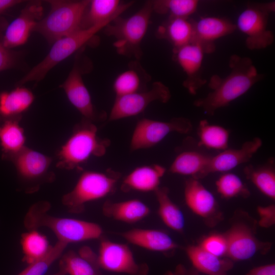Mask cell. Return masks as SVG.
Instances as JSON below:
<instances>
[{
	"label": "cell",
	"instance_id": "30bf717a",
	"mask_svg": "<svg viewBox=\"0 0 275 275\" xmlns=\"http://www.w3.org/2000/svg\"><path fill=\"white\" fill-rule=\"evenodd\" d=\"M169 89L160 81L153 83L149 89L116 97L108 116L109 121L139 115L153 102L167 103L171 98Z\"/></svg>",
	"mask_w": 275,
	"mask_h": 275
},
{
	"label": "cell",
	"instance_id": "8fae6325",
	"mask_svg": "<svg viewBox=\"0 0 275 275\" xmlns=\"http://www.w3.org/2000/svg\"><path fill=\"white\" fill-rule=\"evenodd\" d=\"M255 228L244 220H235L224 234L228 244L227 257L231 260L249 259L257 253L265 254L271 243L261 241L255 236Z\"/></svg>",
	"mask_w": 275,
	"mask_h": 275
},
{
	"label": "cell",
	"instance_id": "9c48e42d",
	"mask_svg": "<svg viewBox=\"0 0 275 275\" xmlns=\"http://www.w3.org/2000/svg\"><path fill=\"white\" fill-rule=\"evenodd\" d=\"M192 129L191 121L184 117L174 118L168 121L143 118L137 122L134 127L130 149L133 151L151 148L172 132L186 134Z\"/></svg>",
	"mask_w": 275,
	"mask_h": 275
},
{
	"label": "cell",
	"instance_id": "836d02e7",
	"mask_svg": "<svg viewBox=\"0 0 275 275\" xmlns=\"http://www.w3.org/2000/svg\"><path fill=\"white\" fill-rule=\"evenodd\" d=\"M60 270L69 275H101L99 266L78 253L69 251L61 256Z\"/></svg>",
	"mask_w": 275,
	"mask_h": 275
},
{
	"label": "cell",
	"instance_id": "2e32d148",
	"mask_svg": "<svg viewBox=\"0 0 275 275\" xmlns=\"http://www.w3.org/2000/svg\"><path fill=\"white\" fill-rule=\"evenodd\" d=\"M175 59L186 75L184 86L192 94L204 85L206 81L201 74L204 51L202 46L191 42L179 48L174 49Z\"/></svg>",
	"mask_w": 275,
	"mask_h": 275
},
{
	"label": "cell",
	"instance_id": "5b68a950",
	"mask_svg": "<svg viewBox=\"0 0 275 275\" xmlns=\"http://www.w3.org/2000/svg\"><path fill=\"white\" fill-rule=\"evenodd\" d=\"M90 1H49L47 15L37 24L34 31L53 43L81 29L85 11Z\"/></svg>",
	"mask_w": 275,
	"mask_h": 275
},
{
	"label": "cell",
	"instance_id": "f1b7e54d",
	"mask_svg": "<svg viewBox=\"0 0 275 275\" xmlns=\"http://www.w3.org/2000/svg\"><path fill=\"white\" fill-rule=\"evenodd\" d=\"M25 137L17 120L9 118L0 126V145L5 154L12 158L24 149Z\"/></svg>",
	"mask_w": 275,
	"mask_h": 275
},
{
	"label": "cell",
	"instance_id": "52a82bcc",
	"mask_svg": "<svg viewBox=\"0 0 275 275\" xmlns=\"http://www.w3.org/2000/svg\"><path fill=\"white\" fill-rule=\"evenodd\" d=\"M111 21L80 29L56 41L46 56L20 80V84L42 80L49 70L85 45Z\"/></svg>",
	"mask_w": 275,
	"mask_h": 275
},
{
	"label": "cell",
	"instance_id": "f546056e",
	"mask_svg": "<svg viewBox=\"0 0 275 275\" xmlns=\"http://www.w3.org/2000/svg\"><path fill=\"white\" fill-rule=\"evenodd\" d=\"M198 133L200 146L221 151L228 148L230 132L225 127L203 120L199 123Z\"/></svg>",
	"mask_w": 275,
	"mask_h": 275
},
{
	"label": "cell",
	"instance_id": "7a4b0ae2",
	"mask_svg": "<svg viewBox=\"0 0 275 275\" xmlns=\"http://www.w3.org/2000/svg\"><path fill=\"white\" fill-rule=\"evenodd\" d=\"M49 204L41 202L33 205L27 212L24 223L29 230L44 227L51 230L59 241L68 244L99 238L102 229L98 224L72 218L56 217L47 213Z\"/></svg>",
	"mask_w": 275,
	"mask_h": 275
},
{
	"label": "cell",
	"instance_id": "ac0fdd59",
	"mask_svg": "<svg viewBox=\"0 0 275 275\" xmlns=\"http://www.w3.org/2000/svg\"><path fill=\"white\" fill-rule=\"evenodd\" d=\"M262 145L260 138H255L244 143L237 149H226L211 157L205 172V177L215 172H226L249 161Z\"/></svg>",
	"mask_w": 275,
	"mask_h": 275
},
{
	"label": "cell",
	"instance_id": "d4e9b609",
	"mask_svg": "<svg viewBox=\"0 0 275 275\" xmlns=\"http://www.w3.org/2000/svg\"><path fill=\"white\" fill-rule=\"evenodd\" d=\"M211 156L195 151H185L178 154L169 171L173 174L190 176L199 180L205 177V172Z\"/></svg>",
	"mask_w": 275,
	"mask_h": 275
},
{
	"label": "cell",
	"instance_id": "e575fe53",
	"mask_svg": "<svg viewBox=\"0 0 275 275\" xmlns=\"http://www.w3.org/2000/svg\"><path fill=\"white\" fill-rule=\"evenodd\" d=\"M197 0H160L152 2L153 10L170 17L188 18L198 8Z\"/></svg>",
	"mask_w": 275,
	"mask_h": 275
},
{
	"label": "cell",
	"instance_id": "484cf974",
	"mask_svg": "<svg viewBox=\"0 0 275 275\" xmlns=\"http://www.w3.org/2000/svg\"><path fill=\"white\" fill-rule=\"evenodd\" d=\"M194 33V21L188 18L169 17L158 28L157 35L168 40L176 49L192 42Z\"/></svg>",
	"mask_w": 275,
	"mask_h": 275
},
{
	"label": "cell",
	"instance_id": "6da1fadb",
	"mask_svg": "<svg viewBox=\"0 0 275 275\" xmlns=\"http://www.w3.org/2000/svg\"><path fill=\"white\" fill-rule=\"evenodd\" d=\"M230 72L224 78L213 75L209 81L211 91L204 98L196 100L194 105L202 108L208 115H213L219 108L246 93L261 78L252 61L237 55L231 57Z\"/></svg>",
	"mask_w": 275,
	"mask_h": 275
},
{
	"label": "cell",
	"instance_id": "5bb4252c",
	"mask_svg": "<svg viewBox=\"0 0 275 275\" xmlns=\"http://www.w3.org/2000/svg\"><path fill=\"white\" fill-rule=\"evenodd\" d=\"M61 87L70 103L82 115L84 119L93 122L106 118V115L104 113H98L95 111L77 61Z\"/></svg>",
	"mask_w": 275,
	"mask_h": 275
},
{
	"label": "cell",
	"instance_id": "83f0119b",
	"mask_svg": "<svg viewBox=\"0 0 275 275\" xmlns=\"http://www.w3.org/2000/svg\"><path fill=\"white\" fill-rule=\"evenodd\" d=\"M154 193L158 204V213L161 221L169 228L178 232H183L184 215L170 198L168 188L159 187Z\"/></svg>",
	"mask_w": 275,
	"mask_h": 275
},
{
	"label": "cell",
	"instance_id": "9a60e30c",
	"mask_svg": "<svg viewBox=\"0 0 275 275\" xmlns=\"http://www.w3.org/2000/svg\"><path fill=\"white\" fill-rule=\"evenodd\" d=\"M43 7L40 2L29 3L18 16L7 26L2 40L4 46L10 49L24 44L31 31L41 19Z\"/></svg>",
	"mask_w": 275,
	"mask_h": 275
},
{
	"label": "cell",
	"instance_id": "d590c367",
	"mask_svg": "<svg viewBox=\"0 0 275 275\" xmlns=\"http://www.w3.org/2000/svg\"><path fill=\"white\" fill-rule=\"evenodd\" d=\"M215 184L218 193L226 199L238 197L246 198L250 194L241 179L234 173L223 174L216 180Z\"/></svg>",
	"mask_w": 275,
	"mask_h": 275
},
{
	"label": "cell",
	"instance_id": "4316f807",
	"mask_svg": "<svg viewBox=\"0 0 275 275\" xmlns=\"http://www.w3.org/2000/svg\"><path fill=\"white\" fill-rule=\"evenodd\" d=\"M34 96L29 89L17 87L0 94V115L12 118L25 111L32 104Z\"/></svg>",
	"mask_w": 275,
	"mask_h": 275
},
{
	"label": "cell",
	"instance_id": "4dcf8cb0",
	"mask_svg": "<svg viewBox=\"0 0 275 275\" xmlns=\"http://www.w3.org/2000/svg\"><path fill=\"white\" fill-rule=\"evenodd\" d=\"M137 65L122 72L115 78L113 90L116 97L121 96L144 90L145 84L149 80L147 75Z\"/></svg>",
	"mask_w": 275,
	"mask_h": 275
},
{
	"label": "cell",
	"instance_id": "7c38bea8",
	"mask_svg": "<svg viewBox=\"0 0 275 275\" xmlns=\"http://www.w3.org/2000/svg\"><path fill=\"white\" fill-rule=\"evenodd\" d=\"M97 256L99 268L128 275H147L148 267L138 263L126 244L104 239L101 241Z\"/></svg>",
	"mask_w": 275,
	"mask_h": 275
},
{
	"label": "cell",
	"instance_id": "ffe728a7",
	"mask_svg": "<svg viewBox=\"0 0 275 275\" xmlns=\"http://www.w3.org/2000/svg\"><path fill=\"white\" fill-rule=\"evenodd\" d=\"M120 235L128 242L149 251L167 252L178 247L169 234L159 230L133 229Z\"/></svg>",
	"mask_w": 275,
	"mask_h": 275
},
{
	"label": "cell",
	"instance_id": "ba28073f",
	"mask_svg": "<svg viewBox=\"0 0 275 275\" xmlns=\"http://www.w3.org/2000/svg\"><path fill=\"white\" fill-rule=\"evenodd\" d=\"M274 8L273 3L252 5L239 14L235 26L245 36V44L249 49H263L273 43V34L268 29L267 23L269 14Z\"/></svg>",
	"mask_w": 275,
	"mask_h": 275
},
{
	"label": "cell",
	"instance_id": "7bdbcfd3",
	"mask_svg": "<svg viewBox=\"0 0 275 275\" xmlns=\"http://www.w3.org/2000/svg\"><path fill=\"white\" fill-rule=\"evenodd\" d=\"M21 2L19 0H0V14Z\"/></svg>",
	"mask_w": 275,
	"mask_h": 275
},
{
	"label": "cell",
	"instance_id": "277c9868",
	"mask_svg": "<svg viewBox=\"0 0 275 275\" xmlns=\"http://www.w3.org/2000/svg\"><path fill=\"white\" fill-rule=\"evenodd\" d=\"M153 11L152 2H147L130 17L123 18L119 16L103 29L106 35L115 38L114 45L119 53L136 59L141 57V43Z\"/></svg>",
	"mask_w": 275,
	"mask_h": 275
},
{
	"label": "cell",
	"instance_id": "d6a6232c",
	"mask_svg": "<svg viewBox=\"0 0 275 275\" xmlns=\"http://www.w3.org/2000/svg\"><path fill=\"white\" fill-rule=\"evenodd\" d=\"M248 179L264 195L275 199V172L272 166L267 164L258 168L252 166L246 167L244 170Z\"/></svg>",
	"mask_w": 275,
	"mask_h": 275
},
{
	"label": "cell",
	"instance_id": "8d00e7d4",
	"mask_svg": "<svg viewBox=\"0 0 275 275\" xmlns=\"http://www.w3.org/2000/svg\"><path fill=\"white\" fill-rule=\"evenodd\" d=\"M67 246L66 243L58 241L45 256L29 264L17 275H44L53 263L61 257Z\"/></svg>",
	"mask_w": 275,
	"mask_h": 275
},
{
	"label": "cell",
	"instance_id": "603a6c76",
	"mask_svg": "<svg viewBox=\"0 0 275 275\" xmlns=\"http://www.w3.org/2000/svg\"><path fill=\"white\" fill-rule=\"evenodd\" d=\"M186 253L194 268L207 275H228L233 267L229 258L216 257L202 249L199 245H188Z\"/></svg>",
	"mask_w": 275,
	"mask_h": 275
},
{
	"label": "cell",
	"instance_id": "1f68e13d",
	"mask_svg": "<svg viewBox=\"0 0 275 275\" xmlns=\"http://www.w3.org/2000/svg\"><path fill=\"white\" fill-rule=\"evenodd\" d=\"M20 243L23 254V261L28 264L43 258L51 246L46 236L36 229L30 230L23 233Z\"/></svg>",
	"mask_w": 275,
	"mask_h": 275
},
{
	"label": "cell",
	"instance_id": "ab89813d",
	"mask_svg": "<svg viewBox=\"0 0 275 275\" xmlns=\"http://www.w3.org/2000/svg\"><path fill=\"white\" fill-rule=\"evenodd\" d=\"M17 55L5 47L0 41V71L13 67L16 61Z\"/></svg>",
	"mask_w": 275,
	"mask_h": 275
},
{
	"label": "cell",
	"instance_id": "f35d334b",
	"mask_svg": "<svg viewBox=\"0 0 275 275\" xmlns=\"http://www.w3.org/2000/svg\"><path fill=\"white\" fill-rule=\"evenodd\" d=\"M257 212L259 216L258 224L263 228H269L275 223V206L270 205L267 206H258Z\"/></svg>",
	"mask_w": 275,
	"mask_h": 275
},
{
	"label": "cell",
	"instance_id": "cb8c5ba5",
	"mask_svg": "<svg viewBox=\"0 0 275 275\" xmlns=\"http://www.w3.org/2000/svg\"><path fill=\"white\" fill-rule=\"evenodd\" d=\"M102 211L105 215L127 223L138 222L150 212L149 207L138 199L118 202L107 201L102 207Z\"/></svg>",
	"mask_w": 275,
	"mask_h": 275
},
{
	"label": "cell",
	"instance_id": "3957f363",
	"mask_svg": "<svg viewBox=\"0 0 275 275\" xmlns=\"http://www.w3.org/2000/svg\"><path fill=\"white\" fill-rule=\"evenodd\" d=\"M110 143L109 139L98 135L93 122L84 119L61 148L58 166L68 170L79 168L91 157L104 155Z\"/></svg>",
	"mask_w": 275,
	"mask_h": 275
},
{
	"label": "cell",
	"instance_id": "4fadbf2b",
	"mask_svg": "<svg viewBox=\"0 0 275 275\" xmlns=\"http://www.w3.org/2000/svg\"><path fill=\"white\" fill-rule=\"evenodd\" d=\"M184 195L189 208L208 226H215L222 219L215 197L198 180L191 178L185 182Z\"/></svg>",
	"mask_w": 275,
	"mask_h": 275
},
{
	"label": "cell",
	"instance_id": "8992f818",
	"mask_svg": "<svg viewBox=\"0 0 275 275\" xmlns=\"http://www.w3.org/2000/svg\"><path fill=\"white\" fill-rule=\"evenodd\" d=\"M120 174L111 169L104 172L86 171L79 177L74 188L65 195L63 204L72 213L84 210L87 202L102 199L114 192Z\"/></svg>",
	"mask_w": 275,
	"mask_h": 275
},
{
	"label": "cell",
	"instance_id": "74e56055",
	"mask_svg": "<svg viewBox=\"0 0 275 275\" xmlns=\"http://www.w3.org/2000/svg\"><path fill=\"white\" fill-rule=\"evenodd\" d=\"M199 246L216 257H227L228 244L224 234H213L207 236L202 240Z\"/></svg>",
	"mask_w": 275,
	"mask_h": 275
},
{
	"label": "cell",
	"instance_id": "60d3db41",
	"mask_svg": "<svg viewBox=\"0 0 275 275\" xmlns=\"http://www.w3.org/2000/svg\"><path fill=\"white\" fill-rule=\"evenodd\" d=\"M246 275H275V265L270 264L254 268Z\"/></svg>",
	"mask_w": 275,
	"mask_h": 275
},
{
	"label": "cell",
	"instance_id": "ee69618b",
	"mask_svg": "<svg viewBox=\"0 0 275 275\" xmlns=\"http://www.w3.org/2000/svg\"><path fill=\"white\" fill-rule=\"evenodd\" d=\"M52 275H66V274L63 271L60 270L59 272Z\"/></svg>",
	"mask_w": 275,
	"mask_h": 275
},
{
	"label": "cell",
	"instance_id": "7402d4cb",
	"mask_svg": "<svg viewBox=\"0 0 275 275\" xmlns=\"http://www.w3.org/2000/svg\"><path fill=\"white\" fill-rule=\"evenodd\" d=\"M12 158L19 175L28 180L44 176L51 163L50 158L45 154L26 147Z\"/></svg>",
	"mask_w": 275,
	"mask_h": 275
},
{
	"label": "cell",
	"instance_id": "b9f144b4",
	"mask_svg": "<svg viewBox=\"0 0 275 275\" xmlns=\"http://www.w3.org/2000/svg\"><path fill=\"white\" fill-rule=\"evenodd\" d=\"M164 275H201L195 268H187L183 265H178L174 270L167 272Z\"/></svg>",
	"mask_w": 275,
	"mask_h": 275
},
{
	"label": "cell",
	"instance_id": "e0dca14e",
	"mask_svg": "<svg viewBox=\"0 0 275 275\" xmlns=\"http://www.w3.org/2000/svg\"><path fill=\"white\" fill-rule=\"evenodd\" d=\"M194 37L192 42L200 44L205 53H211L215 49L214 42L233 33L235 24L228 19L207 16L194 21Z\"/></svg>",
	"mask_w": 275,
	"mask_h": 275
},
{
	"label": "cell",
	"instance_id": "d6986e66",
	"mask_svg": "<svg viewBox=\"0 0 275 275\" xmlns=\"http://www.w3.org/2000/svg\"><path fill=\"white\" fill-rule=\"evenodd\" d=\"M166 171L164 167L158 164L138 167L124 178L121 188L124 191L154 192L159 187Z\"/></svg>",
	"mask_w": 275,
	"mask_h": 275
},
{
	"label": "cell",
	"instance_id": "44dd1931",
	"mask_svg": "<svg viewBox=\"0 0 275 275\" xmlns=\"http://www.w3.org/2000/svg\"><path fill=\"white\" fill-rule=\"evenodd\" d=\"M132 4V2L122 3L119 0L90 1L82 18L81 29H87L104 22L113 21Z\"/></svg>",
	"mask_w": 275,
	"mask_h": 275
}]
</instances>
